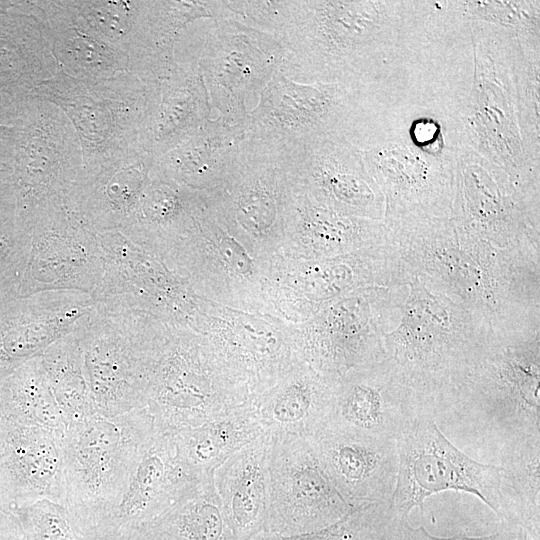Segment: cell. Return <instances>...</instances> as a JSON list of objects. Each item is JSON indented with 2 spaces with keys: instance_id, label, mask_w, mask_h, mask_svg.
I'll list each match as a JSON object with an SVG mask.
<instances>
[{
  "instance_id": "obj_1",
  "label": "cell",
  "mask_w": 540,
  "mask_h": 540,
  "mask_svg": "<svg viewBox=\"0 0 540 540\" xmlns=\"http://www.w3.org/2000/svg\"><path fill=\"white\" fill-rule=\"evenodd\" d=\"M391 232L411 274L495 334L540 329V252L500 248L451 216Z\"/></svg>"
},
{
  "instance_id": "obj_2",
  "label": "cell",
  "mask_w": 540,
  "mask_h": 540,
  "mask_svg": "<svg viewBox=\"0 0 540 540\" xmlns=\"http://www.w3.org/2000/svg\"><path fill=\"white\" fill-rule=\"evenodd\" d=\"M406 287L398 325L383 337L385 359L433 417L456 402L495 333L417 276Z\"/></svg>"
},
{
  "instance_id": "obj_3",
  "label": "cell",
  "mask_w": 540,
  "mask_h": 540,
  "mask_svg": "<svg viewBox=\"0 0 540 540\" xmlns=\"http://www.w3.org/2000/svg\"><path fill=\"white\" fill-rule=\"evenodd\" d=\"M411 2L294 0L288 2L279 68L294 81L358 85L393 47Z\"/></svg>"
},
{
  "instance_id": "obj_4",
  "label": "cell",
  "mask_w": 540,
  "mask_h": 540,
  "mask_svg": "<svg viewBox=\"0 0 540 540\" xmlns=\"http://www.w3.org/2000/svg\"><path fill=\"white\" fill-rule=\"evenodd\" d=\"M159 94V81L131 72L82 79L59 67L36 91L37 98L57 106L73 126L81 146V171L145 151L143 141Z\"/></svg>"
},
{
  "instance_id": "obj_5",
  "label": "cell",
  "mask_w": 540,
  "mask_h": 540,
  "mask_svg": "<svg viewBox=\"0 0 540 540\" xmlns=\"http://www.w3.org/2000/svg\"><path fill=\"white\" fill-rule=\"evenodd\" d=\"M170 324L142 311L95 302L77 325L85 379L97 412L145 408Z\"/></svg>"
},
{
  "instance_id": "obj_6",
  "label": "cell",
  "mask_w": 540,
  "mask_h": 540,
  "mask_svg": "<svg viewBox=\"0 0 540 540\" xmlns=\"http://www.w3.org/2000/svg\"><path fill=\"white\" fill-rule=\"evenodd\" d=\"M452 407L472 413L501 452L540 438V329L494 334Z\"/></svg>"
},
{
  "instance_id": "obj_7",
  "label": "cell",
  "mask_w": 540,
  "mask_h": 540,
  "mask_svg": "<svg viewBox=\"0 0 540 540\" xmlns=\"http://www.w3.org/2000/svg\"><path fill=\"white\" fill-rule=\"evenodd\" d=\"M156 427L146 408L96 413L68 425L63 438L65 504L78 517L107 519Z\"/></svg>"
},
{
  "instance_id": "obj_8",
  "label": "cell",
  "mask_w": 540,
  "mask_h": 540,
  "mask_svg": "<svg viewBox=\"0 0 540 540\" xmlns=\"http://www.w3.org/2000/svg\"><path fill=\"white\" fill-rule=\"evenodd\" d=\"M297 148L247 133L210 206L234 235L257 241L286 234L299 192Z\"/></svg>"
},
{
  "instance_id": "obj_9",
  "label": "cell",
  "mask_w": 540,
  "mask_h": 540,
  "mask_svg": "<svg viewBox=\"0 0 540 540\" xmlns=\"http://www.w3.org/2000/svg\"><path fill=\"white\" fill-rule=\"evenodd\" d=\"M246 401L206 338L190 328L171 325L145 403L155 427L174 434Z\"/></svg>"
},
{
  "instance_id": "obj_10",
  "label": "cell",
  "mask_w": 540,
  "mask_h": 540,
  "mask_svg": "<svg viewBox=\"0 0 540 540\" xmlns=\"http://www.w3.org/2000/svg\"><path fill=\"white\" fill-rule=\"evenodd\" d=\"M86 24L120 51L129 71L160 81L176 62L174 47L200 18L223 19V1L69 0Z\"/></svg>"
},
{
  "instance_id": "obj_11",
  "label": "cell",
  "mask_w": 540,
  "mask_h": 540,
  "mask_svg": "<svg viewBox=\"0 0 540 540\" xmlns=\"http://www.w3.org/2000/svg\"><path fill=\"white\" fill-rule=\"evenodd\" d=\"M430 133L422 140L400 137L363 150L369 175L385 201L383 222L390 229L449 217L456 193V149Z\"/></svg>"
},
{
  "instance_id": "obj_12",
  "label": "cell",
  "mask_w": 540,
  "mask_h": 540,
  "mask_svg": "<svg viewBox=\"0 0 540 540\" xmlns=\"http://www.w3.org/2000/svg\"><path fill=\"white\" fill-rule=\"evenodd\" d=\"M398 471L389 509L401 519L424 511V501L443 491L476 496L502 519L499 465L478 462L441 432L434 418L418 413L397 439Z\"/></svg>"
},
{
  "instance_id": "obj_13",
  "label": "cell",
  "mask_w": 540,
  "mask_h": 540,
  "mask_svg": "<svg viewBox=\"0 0 540 540\" xmlns=\"http://www.w3.org/2000/svg\"><path fill=\"white\" fill-rule=\"evenodd\" d=\"M397 288H362L321 304L295 342L300 359L330 381L384 359V334L404 300Z\"/></svg>"
},
{
  "instance_id": "obj_14",
  "label": "cell",
  "mask_w": 540,
  "mask_h": 540,
  "mask_svg": "<svg viewBox=\"0 0 540 540\" xmlns=\"http://www.w3.org/2000/svg\"><path fill=\"white\" fill-rule=\"evenodd\" d=\"M451 217L505 249L540 252L539 187L523 185L471 148H457Z\"/></svg>"
},
{
  "instance_id": "obj_15",
  "label": "cell",
  "mask_w": 540,
  "mask_h": 540,
  "mask_svg": "<svg viewBox=\"0 0 540 540\" xmlns=\"http://www.w3.org/2000/svg\"><path fill=\"white\" fill-rule=\"evenodd\" d=\"M16 126L18 142L11 166L16 215L24 223L44 206H67L83 159L73 126L52 103L36 98Z\"/></svg>"
},
{
  "instance_id": "obj_16",
  "label": "cell",
  "mask_w": 540,
  "mask_h": 540,
  "mask_svg": "<svg viewBox=\"0 0 540 540\" xmlns=\"http://www.w3.org/2000/svg\"><path fill=\"white\" fill-rule=\"evenodd\" d=\"M357 85L301 83L277 70L249 115L247 133L291 147L344 136L355 120Z\"/></svg>"
},
{
  "instance_id": "obj_17",
  "label": "cell",
  "mask_w": 540,
  "mask_h": 540,
  "mask_svg": "<svg viewBox=\"0 0 540 540\" xmlns=\"http://www.w3.org/2000/svg\"><path fill=\"white\" fill-rule=\"evenodd\" d=\"M268 438V524L273 529L296 535L322 530L355 508L335 487L311 437Z\"/></svg>"
},
{
  "instance_id": "obj_18",
  "label": "cell",
  "mask_w": 540,
  "mask_h": 540,
  "mask_svg": "<svg viewBox=\"0 0 540 540\" xmlns=\"http://www.w3.org/2000/svg\"><path fill=\"white\" fill-rule=\"evenodd\" d=\"M198 64L211 106L230 124L249 121L248 103L260 96L284 60L273 36L234 19L215 22Z\"/></svg>"
},
{
  "instance_id": "obj_19",
  "label": "cell",
  "mask_w": 540,
  "mask_h": 540,
  "mask_svg": "<svg viewBox=\"0 0 540 540\" xmlns=\"http://www.w3.org/2000/svg\"><path fill=\"white\" fill-rule=\"evenodd\" d=\"M24 225L30 249L19 294L73 290L92 295L104 271L98 234L64 204L42 207Z\"/></svg>"
},
{
  "instance_id": "obj_20",
  "label": "cell",
  "mask_w": 540,
  "mask_h": 540,
  "mask_svg": "<svg viewBox=\"0 0 540 540\" xmlns=\"http://www.w3.org/2000/svg\"><path fill=\"white\" fill-rule=\"evenodd\" d=\"M98 237L104 271L91 295L95 302L142 311L186 327L194 309L189 283L122 233L105 232Z\"/></svg>"
},
{
  "instance_id": "obj_21",
  "label": "cell",
  "mask_w": 540,
  "mask_h": 540,
  "mask_svg": "<svg viewBox=\"0 0 540 540\" xmlns=\"http://www.w3.org/2000/svg\"><path fill=\"white\" fill-rule=\"evenodd\" d=\"M420 412L414 395L384 358L351 369L332 381L323 428L397 441Z\"/></svg>"
},
{
  "instance_id": "obj_22",
  "label": "cell",
  "mask_w": 540,
  "mask_h": 540,
  "mask_svg": "<svg viewBox=\"0 0 540 540\" xmlns=\"http://www.w3.org/2000/svg\"><path fill=\"white\" fill-rule=\"evenodd\" d=\"M299 190L344 215L384 219L385 201L367 172L362 149L344 136H329L297 148Z\"/></svg>"
},
{
  "instance_id": "obj_23",
  "label": "cell",
  "mask_w": 540,
  "mask_h": 540,
  "mask_svg": "<svg viewBox=\"0 0 540 540\" xmlns=\"http://www.w3.org/2000/svg\"><path fill=\"white\" fill-rule=\"evenodd\" d=\"M90 294L41 291L0 302V382L72 332L94 307Z\"/></svg>"
},
{
  "instance_id": "obj_24",
  "label": "cell",
  "mask_w": 540,
  "mask_h": 540,
  "mask_svg": "<svg viewBox=\"0 0 540 540\" xmlns=\"http://www.w3.org/2000/svg\"><path fill=\"white\" fill-rule=\"evenodd\" d=\"M63 435L0 416V506L39 499L65 504Z\"/></svg>"
},
{
  "instance_id": "obj_25",
  "label": "cell",
  "mask_w": 540,
  "mask_h": 540,
  "mask_svg": "<svg viewBox=\"0 0 540 540\" xmlns=\"http://www.w3.org/2000/svg\"><path fill=\"white\" fill-rule=\"evenodd\" d=\"M57 70L46 30L29 1L0 13V124L16 125Z\"/></svg>"
},
{
  "instance_id": "obj_26",
  "label": "cell",
  "mask_w": 540,
  "mask_h": 540,
  "mask_svg": "<svg viewBox=\"0 0 540 540\" xmlns=\"http://www.w3.org/2000/svg\"><path fill=\"white\" fill-rule=\"evenodd\" d=\"M329 477L353 507L390 503L397 478V441L323 428L311 437Z\"/></svg>"
},
{
  "instance_id": "obj_27",
  "label": "cell",
  "mask_w": 540,
  "mask_h": 540,
  "mask_svg": "<svg viewBox=\"0 0 540 540\" xmlns=\"http://www.w3.org/2000/svg\"><path fill=\"white\" fill-rule=\"evenodd\" d=\"M154 157L143 151L81 171L67 206L96 234L123 232L132 222L150 181Z\"/></svg>"
},
{
  "instance_id": "obj_28",
  "label": "cell",
  "mask_w": 540,
  "mask_h": 540,
  "mask_svg": "<svg viewBox=\"0 0 540 540\" xmlns=\"http://www.w3.org/2000/svg\"><path fill=\"white\" fill-rule=\"evenodd\" d=\"M202 480L180 459L173 434L156 428L106 520L122 526L153 523Z\"/></svg>"
},
{
  "instance_id": "obj_29",
  "label": "cell",
  "mask_w": 540,
  "mask_h": 540,
  "mask_svg": "<svg viewBox=\"0 0 540 540\" xmlns=\"http://www.w3.org/2000/svg\"><path fill=\"white\" fill-rule=\"evenodd\" d=\"M332 381L304 361L249 401L268 436L312 437L325 425Z\"/></svg>"
},
{
  "instance_id": "obj_30",
  "label": "cell",
  "mask_w": 540,
  "mask_h": 540,
  "mask_svg": "<svg viewBox=\"0 0 540 540\" xmlns=\"http://www.w3.org/2000/svg\"><path fill=\"white\" fill-rule=\"evenodd\" d=\"M42 22L58 67L70 76L104 79L129 71L128 59L99 37L69 0L29 1Z\"/></svg>"
},
{
  "instance_id": "obj_31",
  "label": "cell",
  "mask_w": 540,
  "mask_h": 540,
  "mask_svg": "<svg viewBox=\"0 0 540 540\" xmlns=\"http://www.w3.org/2000/svg\"><path fill=\"white\" fill-rule=\"evenodd\" d=\"M204 198L205 192L151 172L135 216L121 233L167 265L193 228Z\"/></svg>"
},
{
  "instance_id": "obj_32",
  "label": "cell",
  "mask_w": 540,
  "mask_h": 540,
  "mask_svg": "<svg viewBox=\"0 0 540 540\" xmlns=\"http://www.w3.org/2000/svg\"><path fill=\"white\" fill-rule=\"evenodd\" d=\"M249 121L230 124L218 117L198 133L154 159L152 174L201 192H211L227 176Z\"/></svg>"
},
{
  "instance_id": "obj_33",
  "label": "cell",
  "mask_w": 540,
  "mask_h": 540,
  "mask_svg": "<svg viewBox=\"0 0 540 540\" xmlns=\"http://www.w3.org/2000/svg\"><path fill=\"white\" fill-rule=\"evenodd\" d=\"M268 443L264 434L232 454L212 474L227 523L239 538L255 534L268 524Z\"/></svg>"
},
{
  "instance_id": "obj_34",
  "label": "cell",
  "mask_w": 540,
  "mask_h": 540,
  "mask_svg": "<svg viewBox=\"0 0 540 540\" xmlns=\"http://www.w3.org/2000/svg\"><path fill=\"white\" fill-rule=\"evenodd\" d=\"M159 102L143 148L157 158L198 133L211 119L209 94L198 61L172 65L159 81Z\"/></svg>"
},
{
  "instance_id": "obj_35",
  "label": "cell",
  "mask_w": 540,
  "mask_h": 540,
  "mask_svg": "<svg viewBox=\"0 0 540 540\" xmlns=\"http://www.w3.org/2000/svg\"><path fill=\"white\" fill-rule=\"evenodd\" d=\"M286 234L304 245L311 260L348 254L393 238L383 221L341 214L319 205L300 190Z\"/></svg>"
},
{
  "instance_id": "obj_36",
  "label": "cell",
  "mask_w": 540,
  "mask_h": 540,
  "mask_svg": "<svg viewBox=\"0 0 540 540\" xmlns=\"http://www.w3.org/2000/svg\"><path fill=\"white\" fill-rule=\"evenodd\" d=\"M264 434L252 406L245 402L173 437L185 466L206 479L232 454Z\"/></svg>"
},
{
  "instance_id": "obj_37",
  "label": "cell",
  "mask_w": 540,
  "mask_h": 540,
  "mask_svg": "<svg viewBox=\"0 0 540 540\" xmlns=\"http://www.w3.org/2000/svg\"><path fill=\"white\" fill-rule=\"evenodd\" d=\"M502 520L540 540V438L501 452Z\"/></svg>"
},
{
  "instance_id": "obj_38",
  "label": "cell",
  "mask_w": 540,
  "mask_h": 540,
  "mask_svg": "<svg viewBox=\"0 0 540 540\" xmlns=\"http://www.w3.org/2000/svg\"><path fill=\"white\" fill-rule=\"evenodd\" d=\"M0 416L64 435L67 424L39 355L21 364L0 382Z\"/></svg>"
},
{
  "instance_id": "obj_39",
  "label": "cell",
  "mask_w": 540,
  "mask_h": 540,
  "mask_svg": "<svg viewBox=\"0 0 540 540\" xmlns=\"http://www.w3.org/2000/svg\"><path fill=\"white\" fill-rule=\"evenodd\" d=\"M39 356L67 427L98 413L84 375L77 326Z\"/></svg>"
},
{
  "instance_id": "obj_40",
  "label": "cell",
  "mask_w": 540,
  "mask_h": 540,
  "mask_svg": "<svg viewBox=\"0 0 540 540\" xmlns=\"http://www.w3.org/2000/svg\"><path fill=\"white\" fill-rule=\"evenodd\" d=\"M154 522L177 540H224L227 520L212 477L194 485Z\"/></svg>"
},
{
  "instance_id": "obj_41",
  "label": "cell",
  "mask_w": 540,
  "mask_h": 540,
  "mask_svg": "<svg viewBox=\"0 0 540 540\" xmlns=\"http://www.w3.org/2000/svg\"><path fill=\"white\" fill-rule=\"evenodd\" d=\"M23 526L29 540H81L77 519L64 503L39 499L11 512Z\"/></svg>"
},
{
  "instance_id": "obj_42",
  "label": "cell",
  "mask_w": 540,
  "mask_h": 540,
  "mask_svg": "<svg viewBox=\"0 0 540 540\" xmlns=\"http://www.w3.org/2000/svg\"><path fill=\"white\" fill-rule=\"evenodd\" d=\"M404 520L408 519L395 515L389 504H381L357 540H403L401 524Z\"/></svg>"
},
{
  "instance_id": "obj_43",
  "label": "cell",
  "mask_w": 540,
  "mask_h": 540,
  "mask_svg": "<svg viewBox=\"0 0 540 540\" xmlns=\"http://www.w3.org/2000/svg\"><path fill=\"white\" fill-rule=\"evenodd\" d=\"M401 532L403 540H508V533L495 532L493 534L481 537L453 536L448 538L436 537L431 535L424 527L413 528L408 520L402 521Z\"/></svg>"
},
{
  "instance_id": "obj_44",
  "label": "cell",
  "mask_w": 540,
  "mask_h": 540,
  "mask_svg": "<svg viewBox=\"0 0 540 540\" xmlns=\"http://www.w3.org/2000/svg\"><path fill=\"white\" fill-rule=\"evenodd\" d=\"M18 142V127L0 124V162L11 163Z\"/></svg>"
},
{
  "instance_id": "obj_45",
  "label": "cell",
  "mask_w": 540,
  "mask_h": 540,
  "mask_svg": "<svg viewBox=\"0 0 540 540\" xmlns=\"http://www.w3.org/2000/svg\"><path fill=\"white\" fill-rule=\"evenodd\" d=\"M15 200L11 163L0 162V206Z\"/></svg>"
},
{
  "instance_id": "obj_46",
  "label": "cell",
  "mask_w": 540,
  "mask_h": 540,
  "mask_svg": "<svg viewBox=\"0 0 540 540\" xmlns=\"http://www.w3.org/2000/svg\"><path fill=\"white\" fill-rule=\"evenodd\" d=\"M18 1H0V13H4L17 5Z\"/></svg>"
},
{
  "instance_id": "obj_47",
  "label": "cell",
  "mask_w": 540,
  "mask_h": 540,
  "mask_svg": "<svg viewBox=\"0 0 540 540\" xmlns=\"http://www.w3.org/2000/svg\"><path fill=\"white\" fill-rule=\"evenodd\" d=\"M514 540H529V537L522 528H516Z\"/></svg>"
}]
</instances>
